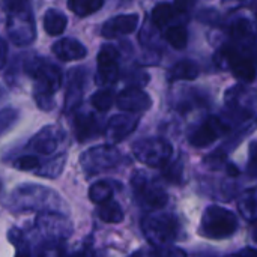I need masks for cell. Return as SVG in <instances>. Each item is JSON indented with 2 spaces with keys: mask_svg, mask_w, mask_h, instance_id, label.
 <instances>
[{
  "mask_svg": "<svg viewBox=\"0 0 257 257\" xmlns=\"http://www.w3.org/2000/svg\"><path fill=\"white\" fill-rule=\"evenodd\" d=\"M27 72L36 80V102L42 110L53 108V93L62 84L60 69L44 59H32L27 62Z\"/></svg>",
  "mask_w": 257,
  "mask_h": 257,
  "instance_id": "1",
  "label": "cell"
},
{
  "mask_svg": "<svg viewBox=\"0 0 257 257\" xmlns=\"http://www.w3.org/2000/svg\"><path fill=\"white\" fill-rule=\"evenodd\" d=\"M238 229V220L233 212L221 206H209L200 224V232L211 239H223L232 236Z\"/></svg>",
  "mask_w": 257,
  "mask_h": 257,
  "instance_id": "2",
  "label": "cell"
},
{
  "mask_svg": "<svg viewBox=\"0 0 257 257\" xmlns=\"http://www.w3.org/2000/svg\"><path fill=\"white\" fill-rule=\"evenodd\" d=\"M178 220L170 214H154L143 220V232L151 244L166 247L178 236Z\"/></svg>",
  "mask_w": 257,
  "mask_h": 257,
  "instance_id": "3",
  "label": "cell"
},
{
  "mask_svg": "<svg viewBox=\"0 0 257 257\" xmlns=\"http://www.w3.org/2000/svg\"><path fill=\"white\" fill-rule=\"evenodd\" d=\"M136 158L151 167H164L172 158V145L163 139H142L133 145Z\"/></svg>",
  "mask_w": 257,
  "mask_h": 257,
  "instance_id": "4",
  "label": "cell"
},
{
  "mask_svg": "<svg viewBox=\"0 0 257 257\" xmlns=\"http://www.w3.org/2000/svg\"><path fill=\"white\" fill-rule=\"evenodd\" d=\"M134 191L137 196V200L142 206L149 209H160L166 206L167 203V194L164 190L152 182H149L145 176L139 175L134 181Z\"/></svg>",
  "mask_w": 257,
  "mask_h": 257,
  "instance_id": "5",
  "label": "cell"
},
{
  "mask_svg": "<svg viewBox=\"0 0 257 257\" xmlns=\"http://www.w3.org/2000/svg\"><path fill=\"white\" fill-rule=\"evenodd\" d=\"M98 83L102 86L113 84L119 77V53L113 45L101 47L98 53Z\"/></svg>",
  "mask_w": 257,
  "mask_h": 257,
  "instance_id": "6",
  "label": "cell"
},
{
  "mask_svg": "<svg viewBox=\"0 0 257 257\" xmlns=\"http://www.w3.org/2000/svg\"><path fill=\"white\" fill-rule=\"evenodd\" d=\"M116 104L122 111L142 113V111H146L151 108L152 99L145 90H142L139 87H126L119 93Z\"/></svg>",
  "mask_w": 257,
  "mask_h": 257,
  "instance_id": "7",
  "label": "cell"
},
{
  "mask_svg": "<svg viewBox=\"0 0 257 257\" xmlns=\"http://www.w3.org/2000/svg\"><path fill=\"white\" fill-rule=\"evenodd\" d=\"M227 131V125L217 117H209L203 122L190 137V143L196 148H205L214 143L220 136Z\"/></svg>",
  "mask_w": 257,
  "mask_h": 257,
  "instance_id": "8",
  "label": "cell"
},
{
  "mask_svg": "<svg viewBox=\"0 0 257 257\" xmlns=\"http://www.w3.org/2000/svg\"><path fill=\"white\" fill-rule=\"evenodd\" d=\"M221 53L226 57L229 68L236 78H239L242 81H253L256 78L254 65L248 57L238 54V51L233 48H224Z\"/></svg>",
  "mask_w": 257,
  "mask_h": 257,
  "instance_id": "9",
  "label": "cell"
},
{
  "mask_svg": "<svg viewBox=\"0 0 257 257\" xmlns=\"http://www.w3.org/2000/svg\"><path fill=\"white\" fill-rule=\"evenodd\" d=\"M139 120H140V117L134 116L130 111H126L125 114H116L107 123V136L113 142H120V140L126 139L136 130Z\"/></svg>",
  "mask_w": 257,
  "mask_h": 257,
  "instance_id": "10",
  "label": "cell"
},
{
  "mask_svg": "<svg viewBox=\"0 0 257 257\" xmlns=\"http://www.w3.org/2000/svg\"><path fill=\"white\" fill-rule=\"evenodd\" d=\"M139 26V15L137 14H125L113 17L111 20L105 21L102 26V36L104 38H116L120 35L133 33Z\"/></svg>",
  "mask_w": 257,
  "mask_h": 257,
  "instance_id": "11",
  "label": "cell"
},
{
  "mask_svg": "<svg viewBox=\"0 0 257 257\" xmlns=\"http://www.w3.org/2000/svg\"><path fill=\"white\" fill-rule=\"evenodd\" d=\"M117 154L113 151V148H93L90 152H87L86 155H83V167H86L89 172H95V170H102V169H108L111 166L116 164L117 160Z\"/></svg>",
  "mask_w": 257,
  "mask_h": 257,
  "instance_id": "12",
  "label": "cell"
},
{
  "mask_svg": "<svg viewBox=\"0 0 257 257\" xmlns=\"http://www.w3.org/2000/svg\"><path fill=\"white\" fill-rule=\"evenodd\" d=\"M54 56L63 62H75V60H81L86 57L87 54V48L77 39H71V38H63L57 42L53 44L51 47Z\"/></svg>",
  "mask_w": 257,
  "mask_h": 257,
  "instance_id": "13",
  "label": "cell"
},
{
  "mask_svg": "<svg viewBox=\"0 0 257 257\" xmlns=\"http://www.w3.org/2000/svg\"><path fill=\"white\" fill-rule=\"evenodd\" d=\"M83 81L84 75L81 69H74L69 72V81H68V89L65 95V111H74L80 104L83 98Z\"/></svg>",
  "mask_w": 257,
  "mask_h": 257,
  "instance_id": "14",
  "label": "cell"
},
{
  "mask_svg": "<svg viewBox=\"0 0 257 257\" xmlns=\"http://www.w3.org/2000/svg\"><path fill=\"white\" fill-rule=\"evenodd\" d=\"M57 143H59V139H57V134L54 133L53 128L47 126L44 130H41L29 143V146L39 152V154H44V155H48V154H53L57 148Z\"/></svg>",
  "mask_w": 257,
  "mask_h": 257,
  "instance_id": "15",
  "label": "cell"
},
{
  "mask_svg": "<svg viewBox=\"0 0 257 257\" xmlns=\"http://www.w3.org/2000/svg\"><path fill=\"white\" fill-rule=\"evenodd\" d=\"M98 122L92 114H77L75 122H74V130H75V137L78 142H86L92 139V136L96 134Z\"/></svg>",
  "mask_w": 257,
  "mask_h": 257,
  "instance_id": "16",
  "label": "cell"
},
{
  "mask_svg": "<svg viewBox=\"0 0 257 257\" xmlns=\"http://www.w3.org/2000/svg\"><path fill=\"white\" fill-rule=\"evenodd\" d=\"M199 65L193 60H188V59H184L181 62H178L169 72V78L172 81H176V80H194L199 77Z\"/></svg>",
  "mask_w": 257,
  "mask_h": 257,
  "instance_id": "17",
  "label": "cell"
},
{
  "mask_svg": "<svg viewBox=\"0 0 257 257\" xmlns=\"http://www.w3.org/2000/svg\"><path fill=\"white\" fill-rule=\"evenodd\" d=\"M66 24H68V18L65 17V14H62L60 11H56V9L47 11V14L44 17V29L48 35L57 36V35L63 33V30L66 29Z\"/></svg>",
  "mask_w": 257,
  "mask_h": 257,
  "instance_id": "18",
  "label": "cell"
},
{
  "mask_svg": "<svg viewBox=\"0 0 257 257\" xmlns=\"http://www.w3.org/2000/svg\"><path fill=\"white\" fill-rule=\"evenodd\" d=\"M98 217L104 221V223H120L123 220V211L120 208V205L117 202H114L113 199L104 202L99 205L98 208Z\"/></svg>",
  "mask_w": 257,
  "mask_h": 257,
  "instance_id": "19",
  "label": "cell"
},
{
  "mask_svg": "<svg viewBox=\"0 0 257 257\" xmlns=\"http://www.w3.org/2000/svg\"><path fill=\"white\" fill-rule=\"evenodd\" d=\"M104 0H68V8L78 17H89L102 8Z\"/></svg>",
  "mask_w": 257,
  "mask_h": 257,
  "instance_id": "20",
  "label": "cell"
},
{
  "mask_svg": "<svg viewBox=\"0 0 257 257\" xmlns=\"http://www.w3.org/2000/svg\"><path fill=\"white\" fill-rule=\"evenodd\" d=\"M113 196V187L108 181H98L89 188V199L95 205H101L110 200Z\"/></svg>",
  "mask_w": 257,
  "mask_h": 257,
  "instance_id": "21",
  "label": "cell"
},
{
  "mask_svg": "<svg viewBox=\"0 0 257 257\" xmlns=\"http://www.w3.org/2000/svg\"><path fill=\"white\" fill-rule=\"evenodd\" d=\"M176 14V9L173 5H169V3H160L154 8L152 11V21L157 27L163 29L166 27L175 17Z\"/></svg>",
  "mask_w": 257,
  "mask_h": 257,
  "instance_id": "22",
  "label": "cell"
},
{
  "mask_svg": "<svg viewBox=\"0 0 257 257\" xmlns=\"http://www.w3.org/2000/svg\"><path fill=\"white\" fill-rule=\"evenodd\" d=\"M167 42L176 48V50H182L187 47V42H188V33H187V29L184 26H172L166 30L164 33Z\"/></svg>",
  "mask_w": 257,
  "mask_h": 257,
  "instance_id": "23",
  "label": "cell"
},
{
  "mask_svg": "<svg viewBox=\"0 0 257 257\" xmlns=\"http://www.w3.org/2000/svg\"><path fill=\"white\" fill-rule=\"evenodd\" d=\"M90 102L98 111H107L113 105V92L108 90V89L98 90L96 93L92 95Z\"/></svg>",
  "mask_w": 257,
  "mask_h": 257,
  "instance_id": "24",
  "label": "cell"
},
{
  "mask_svg": "<svg viewBox=\"0 0 257 257\" xmlns=\"http://www.w3.org/2000/svg\"><path fill=\"white\" fill-rule=\"evenodd\" d=\"M232 35L236 41H245V39H251L253 33H251V26L248 20H238L233 26H232Z\"/></svg>",
  "mask_w": 257,
  "mask_h": 257,
  "instance_id": "25",
  "label": "cell"
},
{
  "mask_svg": "<svg viewBox=\"0 0 257 257\" xmlns=\"http://www.w3.org/2000/svg\"><path fill=\"white\" fill-rule=\"evenodd\" d=\"M14 166L18 170L29 172V170H36L41 164H39V160L35 155H24V157L17 158L15 163H14Z\"/></svg>",
  "mask_w": 257,
  "mask_h": 257,
  "instance_id": "26",
  "label": "cell"
},
{
  "mask_svg": "<svg viewBox=\"0 0 257 257\" xmlns=\"http://www.w3.org/2000/svg\"><path fill=\"white\" fill-rule=\"evenodd\" d=\"M181 175H182V164L176 163L173 166H170L166 172V178L172 182H181Z\"/></svg>",
  "mask_w": 257,
  "mask_h": 257,
  "instance_id": "27",
  "label": "cell"
},
{
  "mask_svg": "<svg viewBox=\"0 0 257 257\" xmlns=\"http://www.w3.org/2000/svg\"><path fill=\"white\" fill-rule=\"evenodd\" d=\"M248 173L257 176V142L250 145V161H248Z\"/></svg>",
  "mask_w": 257,
  "mask_h": 257,
  "instance_id": "28",
  "label": "cell"
},
{
  "mask_svg": "<svg viewBox=\"0 0 257 257\" xmlns=\"http://www.w3.org/2000/svg\"><path fill=\"white\" fill-rule=\"evenodd\" d=\"M239 208L242 209V212L247 209V208H250L248 209V214H247V218H254L256 217V205H254V200H251V197H248V196H245V199L242 200V202H239Z\"/></svg>",
  "mask_w": 257,
  "mask_h": 257,
  "instance_id": "29",
  "label": "cell"
},
{
  "mask_svg": "<svg viewBox=\"0 0 257 257\" xmlns=\"http://www.w3.org/2000/svg\"><path fill=\"white\" fill-rule=\"evenodd\" d=\"M196 2H197V0H175L173 6H175L176 12H179V14H187V12L194 6Z\"/></svg>",
  "mask_w": 257,
  "mask_h": 257,
  "instance_id": "30",
  "label": "cell"
},
{
  "mask_svg": "<svg viewBox=\"0 0 257 257\" xmlns=\"http://www.w3.org/2000/svg\"><path fill=\"white\" fill-rule=\"evenodd\" d=\"M5 3H6V8H14V6L24 5L26 0H5Z\"/></svg>",
  "mask_w": 257,
  "mask_h": 257,
  "instance_id": "31",
  "label": "cell"
},
{
  "mask_svg": "<svg viewBox=\"0 0 257 257\" xmlns=\"http://www.w3.org/2000/svg\"><path fill=\"white\" fill-rule=\"evenodd\" d=\"M6 53H8V48H6V42L3 41V60H2L3 65H5V62H6Z\"/></svg>",
  "mask_w": 257,
  "mask_h": 257,
  "instance_id": "32",
  "label": "cell"
},
{
  "mask_svg": "<svg viewBox=\"0 0 257 257\" xmlns=\"http://www.w3.org/2000/svg\"><path fill=\"white\" fill-rule=\"evenodd\" d=\"M256 15H257V14H256Z\"/></svg>",
  "mask_w": 257,
  "mask_h": 257,
  "instance_id": "33",
  "label": "cell"
}]
</instances>
